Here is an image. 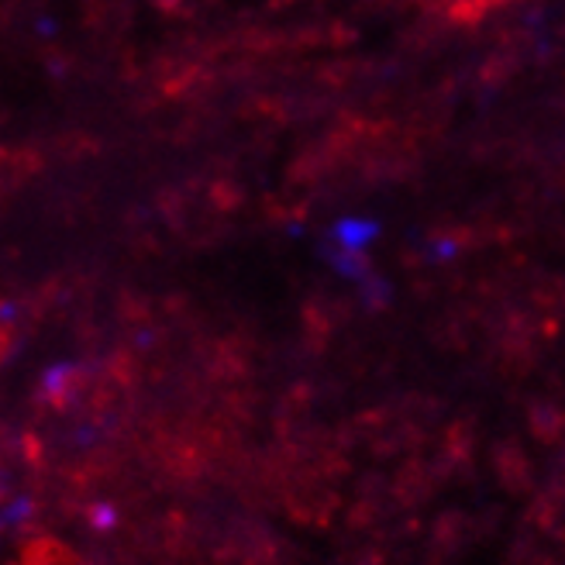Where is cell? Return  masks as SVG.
I'll return each mask as SVG.
<instances>
[{
	"mask_svg": "<svg viewBox=\"0 0 565 565\" xmlns=\"http://www.w3.org/2000/svg\"><path fill=\"white\" fill-rule=\"evenodd\" d=\"M469 542H476L472 534V518L462 511H445L431 524V542H428V565H445L456 558Z\"/></svg>",
	"mask_w": 565,
	"mask_h": 565,
	"instance_id": "1",
	"label": "cell"
},
{
	"mask_svg": "<svg viewBox=\"0 0 565 565\" xmlns=\"http://www.w3.org/2000/svg\"><path fill=\"white\" fill-rule=\"evenodd\" d=\"M441 483L431 459H417L411 456L401 472L393 476V500H397V507H404V511H414V507H420L424 500H428L435 493V487Z\"/></svg>",
	"mask_w": 565,
	"mask_h": 565,
	"instance_id": "2",
	"label": "cell"
},
{
	"mask_svg": "<svg viewBox=\"0 0 565 565\" xmlns=\"http://www.w3.org/2000/svg\"><path fill=\"white\" fill-rule=\"evenodd\" d=\"M493 469L500 476V483L511 493H527L534 483L531 459L524 456V448L518 441H500L493 445Z\"/></svg>",
	"mask_w": 565,
	"mask_h": 565,
	"instance_id": "3",
	"label": "cell"
},
{
	"mask_svg": "<svg viewBox=\"0 0 565 565\" xmlns=\"http://www.w3.org/2000/svg\"><path fill=\"white\" fill-rule=\"evenodd\" d=\"M531 431L545 445H555L565 438V414L552 404H534L531 407Z\"/></svg>",
	"mask_w": 565,
	"mask_h": 565,
	"instance_id": "4",
	"label": "cell"
},
{
	"mask_svg": "<svg viewBox=\"0 0 565 565\" xmlns=\"http://www.w3.org/2000/svg\"><path fill=\"white\" fill-rule=\"evenodd\" d=\"M87 527L94 531V534H110V531H118V524L125 521L121 518V511H118V503H90V511H87Z\"/></svg>",
	"mask_w": 565,
	"mask_h": 565,
	"instance_id": "5",
	"label": "cell"
},
{
	"mask_svg": "<svg viewBox=\"0 0 565 565\" xmlns=\"http://www.w3.org/2000/svg\"><path fill=\"white\" fill-rule=\"evenodd\" d=\"M373 235H376V224H365V221L338 224V238H342L345 245H362V242H370Z\"/></svg>",
	"mask_w": 565,
	"mask_h": 565,
	"instance_id": "6",
	"label": "cell"
}]
</instances>
